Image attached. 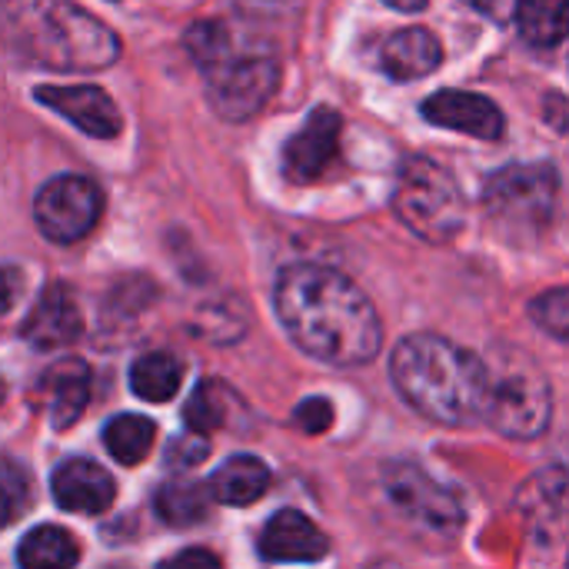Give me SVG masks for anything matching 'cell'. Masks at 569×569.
I'll use <instances>...</instances> for the list:
<instances>
[{
	"label": "cell",
	"mask_w": 569,
	"mask_h": 569,
	"mask_svg": "<svg viewBox=\"0 0 569 569\" xmlns=\"http://www.w3.org/2000/svg\"><path fill=\"white\" fill-rule=\"evenodd\" d=\"M517 27L523 33L527 43L533 47H553L567 37L569 10L557 0H543V3H517Z\"/></svg>",
	"instance_id": "23"
},
{
	"label": "cell",
	"mask_w": 569,
	"mask_h": 569,
	"mask_svg": "<svg viewBox=\"0 0 569 569\" xmlns=\"http://www.w3.org/2000/svg\"><path fill=\"white\" fill-rule=\"evenodd\" d=\"M180 383H183V363L167 350L143 353L130 367V390L147 403H167L180 390Z\"/></svg>",
	"instance_id": "20"
},
{
	"label": "cell",
	"mask_w": 569,
	"mask_h": 569,
	"mask_svg": "<svg viewBox=\"0 0 569 569\" xmlns=\"http://www.w3.org/2000/svg\"><path fill=\"white\" fill-rule=\"evenodd\" d=\"M157 569H223L213 550H180L177 557L163 560Z\"/></svg>",
	"instance_id": "28"
},
{
	"label": "cell",
	"mask_w": 569,
	"mask_h": 569,
	"mask_svg": "<svg viewBox=\"0 0 569 569\" xmlns=\"http://www.w3.org/2000/svg\"><path fill=\"white\" fill-rule=\"evenodd\" d=\"M207 487L193 480H170L157 490V513L170 527H193L207 517Z\"/></svg>",
	"instance_id": "22"
},
{
	"label": "cell",
	"mask_w": 569,
	"mask_h": 569,
	"mask_svg": "<svg viewBox=\"0 0 569 569\" xmlns=\"http://www.w3.org/2000/svg\"><path fill=\"white\" fill-rule=\"evenodd\" d=\"M293 427L303 430V433H327L333 427V403L323 400V397H310L303 400L297 410H293Z\"/></svg>",
	"instance_id": "26"
},
{
	"label": "cell",
	"mask_w": 569,
	"mask_h": 569,
	"mask_svg": "<svg viewBox=\"0 0 569 569\" xmlns=\"http://www.w3.org/2000/svg\"><path fill=\"white\" fill-rule=\"evenodd\" d=\"M257 550L270 563H320L330 553V540L300 510H280L267 520Z\"/></svg>",
	"instance_id": "13"
},
{
	"label": "cell",
	"mask_w": 569,
	"mask_h": 569,
	"mask_svg": "<svg viewBox=\"0 0 569 569\" xmlns=\"http://www.w3.org/2000/svg\"><path fill=\"white\" fill-rule=\"evenodd\" d=\"M387 493L400 513H407L410 520H417L423 527L453 530L463 523V510H460L457 497L447 487H440L437 480H430L420 467H410V463L390 467Z\"/></svg>",
	"instance_id": "9"
},
{
	"label": "cell",
	"mask_w": 569,
	"mask_h": 569,
	"mask_svg": "<svg viewBox=\"0 0 569 569\" xmlns=\"http://www.w3.org/2000/svg\"><path fill=\"white\" fill-rule=\"evenodd\" d=\"M77 560H80V543L73 540L70 530L53 523L33 527L17 547L20 569H73Z\"/></svg>",
	"instance_id": "19"
},
{
	"label": "cell",
	"mask_w": 569,
	"mask_h": 569,
	"mask_svg": "<svg viewBox=\"0 0 569 569\" xmlns=\"http://www.w3.org/2000/svg\"><path fill=\"white\" fill-rule=\"evenodd\" d=\"M340 130L343 120L333 107H317L307 123L287 140L283 147V173L293 183H310L327 173V167L337 160L340 150Z\"/></svg>",
	"instance_id": "10"
},
{
	"label": "cell",
	"mask_w": 569,
	"mask_h": 569,
	"mask_svg": "<svg viewBox=\"0 0 569 569\" xmlns=\"http://www.w3.org/2000/svg\"><path fill=\"white\" fill-rule=\"evenodd\" d=\"M560 177L550 163H513L497 170L483 187L487 213L510 233H540L557 210Z\"/></svg>",
	"instance_id": "6"
},
{
	"label": "cell",
	"mask_w": 569,
	"mask_h": 569,
	"mask_svg": "<svg viewBox=\"0 0 569 569\" xmlns=\"http://www.w3.org/2000/svg\"><path fill=\"white\" fill-rule=\"evenodd\" d=\"M530 313H533V320L553 337V340H567L569 333V297L563 287H557V290H550V293H543V297H537L533 303H530Z\"/></svg>",
	"instance_id": "25"
},
{
	"label": "cell",
	"mask_w": 569,
	"mask_h": 569,
	"mask_svg": "<svg viewBox=\"0 0 569 569\" xmlns=\"http://www.w3.org/2000/svg\"><path fill=\"white\" fill-rule=\"evenodd\" d=\"M80 330H83V317L77 310L73 293L67 287H47L40 300L33 303V310L27 313L20 337L33 350H57V347L73 343Z\"/></svg>",
	"instance_id": "15"
},
{
	"label": "cell",
	"mask_w": 569,
	"mask_h": 569,
	"mask_svg": "<svg viewBox=\"0 0 569 569\" xmlns=\"http://www.w3.org/2000/svg\"><path fill=\"white\" fill-rule=\"evenodd\" d=\"M37 100L43 107H50L53 113L67 117L77 130L97 137V140H110L120 133L123 120L117 103L110 100L107 90L93 87V83H77V87H37Z\"/></svg>",
	"instance_id": "11"
},
{
	"label": "cell",
	"mask_w": 569,
	"mask_h": 569,
	"mask_svg": "<svg viewBox=\"0 0 569 569\" xmlns=\"http://www.w3.org/2000/svg\"><path fill=\"white\" fill-rule=\"evenodd\" d=\"M103 213L100 187L83 173H60L33 197V220L50 243L83 240Z\"/></svg>",
	"instance_id": "8"
},
{
	"label": "cell",
	"mask_w": 569,
	"mask_h": 569,
	"mask_svg": "<svg viewBox=\"0 0 569 569\" xmlns=\"http://www.w3.org/2000/svg\"><path fill=\"white\" fill-rule=\"evenodd\" d=\"M207 77V97L213 110L230 120H250L273 97L280 83V63L270 50L237 47V40L200 70Z\"/></svg>",
	"instance_id": "7"
},
{
	"label": "cell",
	"mask_w": 569,
	"mask_h": 569,
	"mask_svg": "<svg viewBox=\"0 0 569 569\" xmlns=\"http://www.w3.org/2000/svg\"><path fill=\"white\" fill-rule=\"evenodd\" d=\"M153 440H157L153 420L137 417V413L113 417V420L103 427V447H107V453H110L117 463H123V467H137L140 460H147V453L153 450Z\"/></svg>",
	"instance_id": "21"
},
{
	"label": "cell",
	"mask_w": 569,
	"mask_h": 569,
	"mask_svg": "<svg viewBox=\"0 0 569 569\" xmlns=\"http://www.w3.org/2000/svg\"><path fill=\"white\" fill-rule=\"evenodd\" d=\"M20 513V483L0 477V527H7Z\"/></svg>",
	"instance_id": "29"
},
{
	"label": "cell",
	"mask_w": 569,
	"mask_h": 569,
	"mask_svg": "<svg viewBox=\"0 0 569 569\" xmlns=\"http://www.w3.org/2000/svg\"><path fill=\"white\" fill-rule=\"evenodd\" d=\"M53 430H70L90 403V367L77 357L53 363L40 383Z\"/></svg>",
	"instance_id": "16"
},
{
	"label": "cell",
	"mask_w": 569,
	"mask_h": 569,
	"mask_svg": "<svg viewBox=\"0 0 569 569\" xmlns=\"http://www.w3.org/2000/svg\"><path fill=\"white\" fill-rule=\"evenodd\" d=\"M207 453H210L207 437L183 433V437H177V440L170 443V450H167V463H170L173 470H193L197 463H203V460H207Z\"/></svg>",
	"instance_id": "27"
},
{
	"label": "cell",
	"mask_w": 569,
	"mask_h": 569,
	"mask_svg": "<svg viewBox=\"0 0 569 569\" xmlns=\"http://www.w3.org/2000/svg\"><path fill=\"white\" fill-rule=\"evenodd\" d=\"M270 467L250 453L227 460L207 483V493L227 507H250L270 490Z\"/></svg>",
	"instance_id": "18"
},
{
	"label": "cell",
	"mask_w": 569,
	"mask_h": 569,
	"mask_svg": "<svg viewBox=\"0 0 569 569\" xmlns=\"http://www.w3.org/2000/svg\"><path fill=\"white\" fill-rule=\"evenodd\" d=\"M423 117L443 130H457L477 140H497L503 137V110L483 97V93H470V90H440L433 97L423 100Z\"/></svg>",
	"instance_id": "12"
},
{
	"label": "cell",
	"mask_w": 569,
	"mask_h": 569,
	"mask_svg": "<svg viewBox=\"0 0 569 569\" xmlns=\"http://www.w3.org/2000/svg\"><path fill=\"white\" fill-rule=\"evenodd\" d=\"M393 210L427 243H447L463 227V193L457 177L430 157H410L400 167Z\"/></svg>",
	"instance_id": "4"
},
{
	"label": "cell",
	"mask_w": 569,
	"mask_h": 569,
	"mask_svg": "<svg viewBox=\"0 0 569 569\" xmlns=\"http://www.w3.org/2000/svg\"><path fill=\"white\" fill-rule=\"evenodd\" d=\"M440 60H443V47L427 27L397 30L380 47V67L387 70V77H393L400 83L433 73L440 67Z\"/></svg>",
	"instance_id": "17"
},
{
	"label": "cell",
	"mask_w": 569,
	"mask_h": 569,
	"mask_svg": "<svg viewBox=\"0 0 569 569\" xmlns=\"http://www.w3.org/2000/svg\"><path fill=\"white\" fill-rule=\"evenodd\" d=\"M183 423H187V433H193V437H207V433L220 430L227 423L223 387L213 380L197 383V390L183 403Z\"/></svg>",
	"instance_id": "24"
},
{
	"label": "cell",
	"mask_w": 569,
	"mask_h": 569,
	"mask_svg": "<svg viewBox=\"0 0 569 569\" xmlns=\"http://www.w3.org/2000/svg\"><path fill=\"white\" fill-rule=\"evenodd\" d=\"M50 493H53V500H57L60 510L93 517V513H103L113 503L117 487H113L110 473L100 463L83 460V457H73V460H63L53 470Z\"/></svg>",
	"instance_id": "14"
},
{
	"label": "cell",
	"mask_w": 569,
	"mask_h": 569,
	"mask_svg": "<svg viewBox=\"0 0 569 569\" xmlns=\"http://www.w3.org/2000/svg\"><path fill=\"white\" fill-rule=\"evenodd\" d=\"M390 377L400 397L433 423L463 427L487 410V360L447 337L413 333L400 340L390 357Z\"/></svg>",
	"instance_id": "2"
},
{
	"label": "cell",
	"mask_w": 569,
	"mask_h": 569,
	"mask_svg": "<svg viewBox=\"0 0 569 569\" xmlns=\"http://www.w3.org/2000/svg\"><path fill=\"white\" fill-rule=\"evenodd\" d=\"M3 397H7V387H3V380H0V403H3Z\"/></svg>",
	"instance_id": "31"
},
{
	"label": "cell",
	"mask_w": 569,
	"mask_h": 569,
	"mask_svg": "<svg viewBox=\"0 0 569 569\" xmlns=\"http://www.w3.org/2000/svg\"><path fill=\"white\" fill-rule=\"evenodd\" d=\"M13 293H17V277L0 267V317L13 307Z\"/></svg>",
	"instance_id": "30"
},
{
	"label": "cell",
	"mask_w": 569,
	"mask_h": 569,
	"mask_svg": "<svg viewBox=\"0 0 569 569\" xmlns=\"http://www.w3.org/2000/svg\"><path fill=\"white\" fill-rule=\"evenodd\" d=\"M510 367H493L490 370V393H487V410L483 420L510 440H537L547 433L550 417H553V390L550 380L523 357H507Z\"/></svg>",
	"instance_id": "5"
},
{
	"label": "cell",
	"mask_w": 569,
	"mask_h": 569,
	"mask_svg": "<svg viewBox=\"0 0 569 569\" xmlns=\"http://www.w3.org/2000/svg\"><path fill=\"white\" fill-rule=\"evenodd\" d=\"M273 307L287 337L320 363L363 367L383 347V323L373 300L333 267H287L277 277Z\"/></svg>",
	"instance_id": "1"
},
{
	"label": "cell",
	"mask_w": 569,
	"mask_h": 569,
	"mask_svg": "<svg viewBox=\"0 0 569 569\" xmlns=\"http://www.w3.org/2000/svg\"><path fill=\"white\" fill-rule=\"evenodd\" d=\"M0 33L13 57L47 70L90 73L120 57L117 33L77 3L3 7Z\"/></svg>",
	"instance_id": "3"
}]
</instances>
